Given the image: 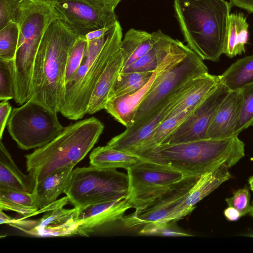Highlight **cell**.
Wrapping results in <instances>:
<instances>
[{"label": "cell", "mask_w": 253, "mask_h": 253, "mask_svg": "<svg viewBox=\"0 0 253 253\" xmlns=\"http://www.w3.org/2000/svg\"><path fill=\"white\" fill-rule=\"evenodd\" d=\"M219 82V76L209 73L203 75L196 84L174 105L168 116L196 109Z\"/></svg>", "instance_id": "cell-28"}, {"label": "cell", "mask_w": 253, "mask_h": 253, "mask_svg": "<svg viewBox=\"0 0 253 253\" xmlns=\"http://www.w3.org/2000/svg\"><path fill=\"white\" fill-rule=\"evenodd\" d=\"M225 201L228 206L238 210L242 216L250 212L251 206L250 193L247 187L236 191L232 197L226 198Z\"/></svg>", "instance_id": "cell-36"}, {"label": "cell", "mask_w": 253, "mask_h": 253, "mask_svg": "<svg viewBox=\"0 0 253 253\" xmlns=\"http://www.w3.org/2000/svg\"><path fill=\"white\" fill-rule=\"evenodd\" d=\"M24 0H0V29L10 22L18 23Z\"/></svg>", "instance_id": "cell-35"}, {"label": "cell", "mask_w": 253, "mask_h": 253, "mask_svg": "<svg viewBox=\"0 0 253 253\" xmlns=\"http://www.w3.org/2000/svg\"><path fill=\"white\" fill-rule=\"evenodd\" d=\"M35 186L30 174H25L19 169L0 140V188L32 193Z\"/></svg>", "instance_id": "cell-23"}, {"label": "cell", "mask_w": 253, "mask_h": 253, "mask_svg": "<svg viewBox=\"0 0 253 253\" xmlns=\"http://www.w3.org/2000/svg\"><path fill=\"white\" fill-rule=\"evenodd\" d=\"M89 158L90 165L98 168H123L126 170L142 160L130 153L115 149L107 145L99 146L93 149Z\"/></svg>", "instance_id": "cell-25"}, {"label": "cell", "mask_w": 253, "mask_h": 253, "mask_svg": "<svg viewBox=\"0 0 253 253\" xmlns=\"http://www.w3.org/2000/svg\"><path fill=\"white\" fill-rule=\"evenodd\" d=\"M232 6L224 0H173L187 46L202 60L217 61L223 54Z\"/></svg>", "instance_id": "cell-2"}, {"label": "cell", "mask_w": 253, "mask_h": 253, "mask_svg": "<svg viewBox=\"0 0 253 253\" xmlns=\"http://www.w3.org/2000/svg\"><path fill=\"white\" fill-rule=\"evenodd\" d=\"M17 23L10 22L0 29V59L14 60L19 41Z\"/></svg>", "instance_id": "cell-31"}, {"label": "cell", "mask_w": 253, "mask_h": 253, "mask_svg": "<svg viewBox=\"0 0 253 253\" xmlns=\"http://www.w3.org/2000/svg\"><path fill=\"white\" fill-rule=\"evenodd\" d=\"M128 189L127 174L90 165L73 169L64 194L74 207L81 209L126 197Z\"/></svg>", "instance_id": "cell-6"}, {"label": "cell", "mask_w": 253, "mask_h": 253, "mask_svg": "<svg viewBox=\"0 0 253 253\" xmlns=\"http://www.w3.org/2000/svg\"><path fill=\"white\" fill-rule=\"evenodd\" d=\"M114 24L108 27L95 30L88 33L84 36L85 40L87 42H88L101 38L106 34V33L112 28Z\"/></svg>", "instance_id": "cell-39"}, {"label": "cell", "mask_w": 253, "mask_h": 253, "mask_svg": "<svg viewBox=\"0 0 253 253\" xmlns=\"http://www.w3.org/2000/svg\"><path fill=\"white\" fill-rule=\"evenodd\" d=\"M95 5L110 10L115 11V9L122 0H89Z\"/></svg>", "instance_id": "cell-38"}, {"label": "cell", "mask_w": 253, "mask_h": 253, "mask_svg": "<svg viewBox=\"0 0 253 253\" xmlns=\"http://www.w3.org/2000/svg\"><path fill=\"white\" fill-rule=\"evenodd\" d=\"M230 91L219 82L194 112L162 144H176L205 139L216 111Z\"/></svg>", "instance_id": "cell-15"}, {"label": "cell", "mask_w": 253, "mask_h": 253, "mask_svg": "<svg viewBox=\"0 0 253 253\" xmlns=\"http://www.w3.org/2000/svg\"><path fill=\"white\" fill-rule=\"evenodd\" d=\"M57 114L30 99L20 107L12 109L7 124L8 132L22 150L42 147L65 127L59 122Z\"/></svg>", "instance_id": "cell-7"}, {"label": "cell", "mask_w": 253, "mask_h": 253, "mask_svg": "<svg viewBox=\"0 0 253 253\" xmlns=\"http://www.w3.org/2000/svg\"><path fill=\"white\" fill-rule=\"evenodd\" d=\"M122 28L117 21L109 32L105 44L78 85L66 94L60 112L72 120L82 119L87 114L91 97L97 81L109 62L119 51Z\"/></svg>", "instance_id": "cell-9"}, {"label": "cell", "mask_w": 253, "mask_h": 253, "mask_svg": "<svg viewBox=\"0 0 253 253\" xmlns=\"http://www.w3.org/2000/svg\"><path fill=\"white\" fill-rule=\"evenodd\" d=\"M79 209H64L63 207L46 211L37 220H32L30 226L24 231L40 237L68 236L80 235L77 224Z\"/></svg>", "instance_id": "cell-16"}, {"label": "cell", "mask_w": 253, "mask_h": 253, "mask_svg": "<svg viewBox=\"0 0 253 253\" xmlns=\"http://www.w3.org/2000/svg\"><path fill=\"white\" fill-rule=\"evenodd\" d=\"M123 67L124 58L120 47L99 78L92 94L87 114H93L105 109L110 92Z\"/></svg>", "instance_id": "cell-22"}, {"label": "cell", "mask_w": 253, "mask_h": 253, "mask_svg": "<svg viewBox=\"0 0 253 253\" xmlns=\"http://www.w3.org/2000/svg\"><path fill=\"white\" fill-rule=\"evenodd\" d=\"M242 103V90L230 91L216 111L206 138L223 139L234 136Z\"/></svg>", "instance_id": "cell-20"}, {"label": "cell", "mask_w": 253, "mask_h": 253, "mask_svg": "<svg viewBox=\"0 0 253 253\" xmlns=\"http://www.w3.org/2000/svg\"><path fill=\"white\" fill-rule=\"evenodd\" d=\"M247 236H250V237H253V233H252L251 234H249L248 235H246Z\"/></svg>", "instance_id": "cell-45"}, {"label": "cell", "mask_w": 253, "mask_h": 253, "mask_svg": "<svg viewBox=\"0 0 253 253\" xmlns=\"http://www.w3.org/2000/svg\"><path fill=\"white\" fill-rule=\"evenodd\" d=\"M219 78L220 82L230 91L241 90L253 83V55L236 61Z\"/></svg>", "instance_id": "cell-29"}, {"label": "cell", "mask_w": 253, "mask_h": 253, "mask_svg": "<svg viewBox=\"0 0 253 253\" xmlns=\"http://www.w3.org/2000/svg\"><path fill=\"white\" fill-rule=\"evenodd\" d=\"M200 78L201 76L183 84L140 126L134 129L126 128L124 132L113 137L106 145L136 156L140 147L166 119L174 105L196 84Z\"/></svg>", "instance_id": "cell-14"}, {"label": "cell", "mask_w": 253, "mask_h": 253, "mask_svg": "<svg viewBox=\"0 0 253 253\" xmlns=\"http://www.w3.org/2000/svg\"><path fill=\"white\" fill-rule=\"evenodd\" d=\"M104 128L93 117L77 121L65 127L46 145L25 155L27 171L35 185L58 169L74 167L92 149Z\"/></svg>", "instance_id": "cell-4"}, {"label": "cell", "mask_w": 253, "mask_h": 253, "mask_svg": "<svg viewBox=\"0 0 253 253\" xmlns=\"http://www.w3.org/2000/svg\"><path fill=\"white\" fill-rule=\"evenodd\" d=\"M190 51L187 45L179 41L143 87L132 94L108 99L104 109L126 128L129 127L133 123L142 101L159 83L164 74L182 61Z\"/></svg>", "instance_id": "cell-11"}, {"label": "cell", "mask_w": 253, "mask_h": 253, "mask_svg": "<svg viewBox=\"0 0 253 253\" xmlns=\"http://www.w3.org/2000/svg\"><path fill=\"white\" fill-rule=\"evenodd\" d=\"M0 210L12 211L27 218L39 214L32 193L0 188Z\"/></svg>", "instance_id": "cell-27"}, {"label": "cell", "mask_w": 253, "mask_h": 253, "mask_svg": "<svg viewBox=\"0 0 253 253\" xmlns=\"http://www.w3.org/2000/svg\"><path fill=\"white\" fill-rule=\"evenodd\" d=\"M74 167H66L53 172L36 184L32 192L39 213L64 207L67 204L64 197L57 198L64 191L70 179Z\"/></svg>", "instance_id": "cell-18"}, {"label": "cell", "mask_w": 253, "mask_h": 253, "mask_svg": "<svg viewBox=\"0 0 253 253\" xmlns=\"http://www.w3.org/2000/svg\"><path fill=\"white\" fill-rule=\"evenodd\" d=\"M12 107L7 100L0 103V138L2 139L3 133L12 111Z\"/></svg>", "instance_id": "cell-37"}, {"label": "cell", "mask_w": 253, "mask_h": 253, "mask_svg": "<svg viewBox=\"0 0 253 253\" xmlns=\"http://www.w3.org/2000/svg\"><path fill=\"white\" fill-rule=\"evenodd\" d=\"M243 103L234 135L238 136L244 130L253 125V83L242 89Z\"/></svg>", "instance_id": "cell-33"}, {"label": "cell", "mask_w": 253, "mask_h": 253, "mask_svg": "<svg viewBox=\"0 0 253 253\" xmlns=\"http://www.w3.org/2000/svg\"><path fill=\"white\" fill-rule=\"evenodd\" d=\"M57 18H60L59 14L48 2L30 0L22 2L14 59L16 88L14 99L19 105L32 97V78L37 53L46 29Z\"/></svg>", "instance_id": "cell-5"}, {"label": "cell", "mask_w": 253, "mask_h": 253, "mask_svg": "<svg viewBox=\"0 0 253 253\" xmlns=\"http://www.w3.org/2000/svg\"><path fill=\"white\" fill-rule=\"evenodd\" d=\"M229 169L223 165L201 175L191 188L184 202L171 215L169 222L179 219L190 213L198 202L230 179L231 175Z\"/></svg>", "instance_id": "cell-19"}, {"label": "cell", "mask_w": 253, "mask_h": 253, "mask_svg": "<svg viewBox=\"0 0 253 253\" xmlns=\"http://www.w3.org/2000/svg\"><path fill=\"white\" fill-rule=\"evenodd\" d=\"M60 18L79 37L118 21L115 11L99 7L89 0H48Z\"/></svg>", "instance_id": "cell-13"}, {"label": "cell", "mask_w": 253, "mask_h": 253, "mask_svg": "<svg viewBox=\"0 0 253 253\" xmlns=\"http://www.w3.org/2000/svg\"><path fill=\"white\" fill-rule=\"evenodd\" d=\"M236 6L246 10L250 13H253V0H229Z\"/></svg>", "instance_id": "cell-41"}, {"label": "cell", "mask_w": 253, "mask_h": 253, "mask_svg": "<svg viewBox=\"0 0 253 253\" xmlns=\"http://www.w3.org/2000/svg\"><path fill=\"white\" fill-rule=\"evenodd\" d=\"M16 88L14 60L0 59V100L14 99Z\"/></svg>", "instance_id": "cell-32"}, {"label": "cell", "mask_w": 253, "mask_h": 253, "mask_svg": "<svg viewBox=\"0 0 253 253\" xmlns=\"http://www.w3.org/2000/svg\"><path fill=\"white\" fill-rule=\"evenodd\" d=\"M79 37L61 19L46 29L34 64L32 97L52 112H60L66 93V70L71 49Z\"/></svg>", "instance_id": "cell-1"}, {"label": "cell", "mask_w": 253, "mask_h": 253, "mask_svg": "<svg viewBox=\"0 0 253 253\" xmlns=\"http://www.w3.org/2000/svg\"><path fill=\"white\" fill-rule=\"evenodd\" d=\"M249 24L243 13L229 16L223 54L230 58L245 52L248 38Z\"/></svg>", "instance_id": "cell-24"}, {"label": "cell", "mask_w": 253, "mask_h": 253, "mask_svg": "<svg viewBox=\"0 0 253 253\" xmlns=\"http://www.w3.org/2000/svg\"><path fill=\"white\" fill-rule=\"evenodd\" d=\"M192 50L180 62L166 72L139 104L133 124L134 129L143 124L177 89L189 81L208 72V68Z\"/></svg>", "instance_id": "cell-10"}, {"label": "cell", "mask_w": 253, "mask_h": 253, "mask_svg": "<svg viewBox=\"0 0 253 253\" xmlns=\"http://www.w3.org/2000/svg\"><path fill=\"white\" fill-rule=\"evenodd\" d=\"M31 0L32 1H34V2H48V0Z\"/></svg>", "instance_id": "cell-44"}, {"label": "cell", "mask_w": 253, "mask_h": 253, "mask_svg": "<svg viewBox=\"0 0 253 253\" xmlns=\"http://www.w3.org/2000/svg\"><path fill=\"white\" fill-rule=\"evenodd\" d=\"M154 72H121L110 92L108 99L135 92L147 83Z\"/></svg>", "instance_id": "cell-30"}, {"label": "cell", "mask_w": 253, "mask_h": 253, "mask_svg": "<svg viewBox=\"0 0 253 253\" xmlns=\"http://www.w3.org/2000/svg\"><path fill=\"white\" fill-rule=\"evenodd\" d=\"M152 45L151 33L134 28L128 30L121 43V50L124 58L123 68L142 57Z\"/></svg>", "instance_id": "cell-26"}, {"label": "cell", "mask_w": 253, "mask_h": 253, "mask_svg": "<svg viewBox=\"0 0 253 253\" xmlns=\"http://www.w3.org/2000/svg\"><path fill=\"white\" fill-rule=\"evenodd\" d=\"M151 34L153 45L150 50L135 62L124 67L121 72L155 71L179 42L160 30Z\"/></svg>", "instance_id": "cell-21"}, {"label": "cell", "mask_w": 253, "mask_h": 253, "mask_svg": "<svg viewBox=\"0 0 253 253\" xmlns=\"http://www.w3.org/2000/svg\"><path fill=\"white\" fill-rule=\"evenodd\" d=\"M249 214L253 218V202H252V203L251 204V210H250Z\"/></svg>", "instance_id": "cell-43"}, {"label": "cell", "mask_w": 253, "mask_h": 253, "mask_svg": "<svg viewBox=\"0 0 253 253\" xmlns=\"http://www.w3.org/2000/svg\"><path fill=\"white\" fill-rule=\"evenodd\" d=\"M248 181L250 189L253 191V175L249 177Z\"/></svg>", "instance_id": "cell-42"}, {"label": "cell", "mask_w": 253, "mask_h": 253, "mask_svg": "<svg viewBox=\"0 0 253 253\" xmlns=\"http://www.w3.org/2000/svg\"><path fill=\"white\" fill-rule=\"evenodd\" d=\"M86 44L87 41L84 37H78L74 43L67 61L65 77L66 85L80 67L83 62Z\"/></svg>", "instance_id": "cell-34"}, {"label": "cell", "mask_w": 253, "mask_h": 253, "mask_svg": "<svg viewBox=\"0 0 253 253\" xmlns=\"http://www.w3.org/2000/svg\"><path fill=\"white\" fill-rule=\"evenodd\" d=\"M126 170V199L135 210L145 208L184 177L180 172L167 165L143 159Z\"/></svg>", "instance_id": "cell-8"}, {"label": "cell", "mask_w": 253, "mask_h": 253, "mask_svg": "<svg viewBox=\"0 0 253 253\" xmlns=\"http://www.w3.org/2000/svg\"><path fill=\"white\" fill-rule=\"evenodd\" d=\"M245 155V144L234 135L223 139L162 144L155 148L149 161L167 165L184 177H199L223 165L230 168Z\"/></svg>", "instance_id": "cell-3"}, {"label": "cell", "mask_w": 253, "mask_h": 253, "mask_svg": "<svg viewBox=\"0 0 253 253\" xmlns=\"http://www.w3.org/2000/svg\"><path fill=\"white\" fill-rule=\"evenodd\" d=\"M131 208L126 197H123L79 209L77 220L81 235L87 236L96 227L122 219L125 213Z\"/></svg>", "instance_id": "cell-17"}, {"label": "cell", "mask_w": 253, "mask_h": 253, "mask_svg": "<svg viewBox=\"0 0 253 253\" xmlns=\"http://www.w3.org/2000/svg\"><path fill=\"white\" fill-rule=\"evenodd\" d=\"M225 218L230 221H236L242 216L240 211L234 207L228 206L223 212Z\"/></svg>", "instance_id": "cell-40"}, {"label": "cell", "mask_w": 253, "mask_h": 253, "mask_svg": "<svg viewBox=\"0 0 253 253\" xmlns=\"http://www.w3.org/2000/svg\"><path fill=\"white\" fill-rule=\"evenodd\" d=\"M199 177H183L145 208L124 216L122 220L125 226L138 228L147 225L169 222L170 217L184 202Z\"/></svg>", "instance_id": "cell-12"}]
</instances>
